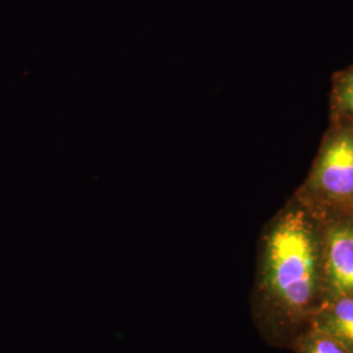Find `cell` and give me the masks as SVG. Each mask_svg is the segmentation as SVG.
<instances>
[{"mask_svg":"<svg viewBox=\"0 0 353 353\" xmlns=\"http://www.w3.org/2000/svg\"><path fill=\"white\" fill-rule=\"evenodd\" d=\"M310 189L326 205L353 207V126L330 134L312 173Z\"/></svg>","mask_w":353,"mask_h":353,"instance_id":"7a4b0ae2","label":"cell"},{"mask_svg":"<svg viewBox=\"0 0 353 353\" xmlns=\"http://www.w3.org/2000/svg\"><path fill=\"white\" fill-rule=\"evenodd\" d=\"M297 353H351L350 350L325 328L309 325L294 339Z\"/></svg>","mask_w":353,"mask_h":353,"instance_id":"5b68a950","label":"cell"},{"mask_svg":"<svg viewBox=\"0 0 353 353\" xmlns=\"http://www.w3.org/2000/svg\"><path fill=\"white\" fill-rule=\"evenodd\" d=\"M334 103L338 112L353 123V68L335 79Z\"/></svg>","mask_w":353,"mask_h":353,"instance_id":"8992f818","label":"cell"},{"mask_svg":"<svg viewBox=\"0 0 353 353\" xmlns=\"http://www.w3.org/2000/svg\"><path fill=\"white\" fill-rule=\"evenodd\" d=\"M323 300L322 234L301 207L279 216L265 234L252 293V313L270 338H296ZM293 338V339H294Z\"/></svg>","mask_w":353,"mask_h":353,"instance_id":"6da1fadb","label":"cell"},{"mask_svg":"<svg viewBox=\"0 0 353 353\" xmlns=\"http://www.w3.org/2000/svg\"><path fill=\"white\" fill-rule=\"evenodd\" d=\"M322 270L323 300L353 297V220L332 221L323 232Z\"/></svg>","mask_w":353,"mask_h":353,"instance_id":"3957f363","label":"cell"},{"mask_svg":"<svg viewBox=\"0 0 353 353\" xmlns=\"http://www.w3.org/2000/svg\"><path fill=\"white\" fill-rule=\"evenodd\" d=\"M309 325L325 328L353 353V297L323 300Z\"/></svg>","mask_w":353,"mask_h":353,"instance_id":"277c9868","label":"cell"}]
</instances>
